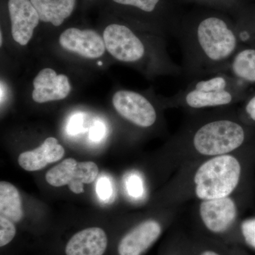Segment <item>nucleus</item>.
Instances as JSON below:
<instances>
[{
  "label": "nucleus",
  "instance_id": "1",
  "mask_svg": "<svg viewBox=\"0 0 255 255\" xmlns=\"http://www.w3.org/2000/svg\"><path fill=\"white\" fill-rule=\"evenodd\" d=\"M176 36L182 47L183 75L192 80L223 73L241 48L236 22L218 10L182 16Z\"/></svg>",
  "mask_w": 255,
  "mask_h": 255
},
{
  "label": "nucleus",
  "instance_id": "2",
  "mask_svg": "<svg viewBox=\"0 0 255 255\" xmlns=\"http://www.w3.org/2000/svg\"><path fill=\"white\" fill-rule=\"evenodd\" d=\"M191 113L171 142L173 155L209 158L237 152L246 142V127L232 107Z\"/></svg>",
  "mask_w": 255,
  "mask_h": 255
},
{
  "label": "nucleus",
  "instance_id": "3",
  "mask_svg": "<svg viewBox=\"0 0 255 255\" xmlns=\"http://www.w3.org/2000/svg\"><path fill=\"white\" fill-rule=\"evenodd\" d=\"M244 82L226 73L191 80L185 88L162 100L167 108H182L189 112L232 107L244 97Z\"/></svg>",
  "mask_w": 255,
  "mask_h": 255
},
{
  "label": "nucleus",
  "instance_id": "4",
  "mask_svg": "<svg viewBox=\"0 0 255 255\" xmlns=\"http://www.w3.org/2000/svg\"><path fill=\"white\" fill-rule=\"evenodd\" d=\"M235 152L205 158L196 164L188 182L191 195L200 201L232 196L243 174V165Z\"/></svg>",
  "mask_w": 255,
  "mask_h": 255
},
{
  "label": "nucleus",
  "instance_id": "5",
  "mask_svg": "<svg viewBox=\"0 0 255 255\" xmlns=\"http://www.w3.org/2000/svg\"><path fill=\"white\" fill-rule=\"evenodd\" d=\"M199 215L206 237L231 246L241 239L239 235L235 232L238 208L232 196L201 201Z\"/></svg>",
  "mask_w": 255,
  "mask_h": 255
},
{
  "label": "nucleus",
  "instance_id": "6",
  "mask_svg": "<svg viewBox=\"0 0 255 255\" xmlns=\"http://www.w3.org/2000/svg\"><path fill=\"white\" fill-rule=\"evenodd\" d=\"M112 104L121 117L140 128H150L159 119L157 107L145 95L131 90H119Z\"/></svg>",
  "mask_w": 255,
  "mask_h": 255
},
{
  "label": "nucleus",
  "instance_id": "7",
  "mask_svg": "<svg viewBox=\"0 0 255 255\" xmlns=\"http://www.w3.org/2000/svg\"><path fill=\"white\" fill-rule=\"evenodd\" d=\"M99 168L93 162H77L74 158L64 159L46 173V182L55 187L68 185L75 194L84 192L83 184L95 182Z\"/></svg>",
  "mask_w": 255,
  "mask_h": 255
},
{
  "label": "nucleus",
  "instance_id": "8",
  "mask_svg": "<svg viewBox=\"0 0 255 255\" xmlns=\"http://www.w3.org/2000/svg\"><path fill=\"white\" fill-rule=\"evenodd\" d=\"M59 43L64 49L89 59L100 58L106 49L104 38L92 29L68 28L60 35Z\"/></svg>",
  "mask_w": 255,
  "mask_h": 255
},
{
  "label": "nucleus",
  "instance_id": "9",
  "mask_svg": "<svg viewBox=\"0 0 255 255\" xmlns=\"http://www.w3.org/2000/svg\"><path fill=\"white\" fill-rule=\"evenodd\" d=\"M8 8L13 39L18 44L26 46L41 21L39 15L31 0H9Z\"/></svg>",
  "mask_w": 255,
  "mask_h": 255
},
{
  "label": "nucleus",
  "instance_id": "10",
  "mask_svg": "<svg viewBox=\"0 0 255 255\" xmlns=\"http://www.w3.org/2000/svg\"><path fill=\"white\" fill-rule=\"evenodd\" d=\"M32 99L38 104L64 100L71 91L66 75H58L51 68H44L38 73L33 82Z\"/></svg>",
  "mask_w": 255,
  "mask_h": 255
},
{
  "label": "nucleus",
  "instance_id": "11",
  "mask_svg": "<svg viewBox=\"0 0 255 255\" xmlns=\"http://www.w3.org/2000/svg\"><path fill=\"white\" fill-rule=\"evenodd\" d=\"M109 238L100 227L85 228L75 233L65 246V255H105Z\"/></svg>",
  "mask_w": 255,
  "mask_h": 255
},
{
  "label": "nucleus",
  "instance_id": "12",
  "mask_svg": "<svg viewBox=\"0 0 255 255\" xmlns=\"http://www.w3.org/2000/svg\"><path fill=\"white\" fill-rule=\"evenodd\" d=\"M65 150L53 137L46 139L41 146L33 150L20 154L18 162L23 169L28 172L41 170L47 164L57 162L63 158Z\"/></svg>",
  "mask_w": 255,
  "mask_h": 255
},
{
  "label": "nucleus",
  "instance_id": "13",
  "mask_svg": "<svg viewBox=\"0 0 255 255\" xmlns=\"http://www.w3.org/2000/svg\"><path fill=\"white\" fill-rule=\"evenodd\" d=\"M43 22L59 26L73 13L76 0H31Z\"/></svg>",
  "mask_w": 255,
  "mask_h": 255
},
{
  "label": "nucleus",
  "instance_id": "14",
  "mask_svg": "<svg viewBox=\"0 0 255 255\" xmlns=\"http://www.w3.org/2000/svg\"><path fill=\"white\" fill-rule=\"evenodd\" d=\"M223 73L244 83H255V48H240Z\"/></svg>",
  "mask_w": 255,
  "mask_h": 255
},
{
  "label": "nucleus",
  "instance_id": "15",
  "mask_svg": "<svg viewBox=\"0 0 255 255\" xmlns=\"http://www.w3.org/2000/svg\"><path fill=\"white\" fill-rule=\"evenodd\" d=\"M117 4L138 10L145 14H159L180 24L182 15L174 3L168 0H113Z\"/></svg>",
  "mask_w": 255,
  "mask_h": 255
},
{
  "label": "nucleus",
  "instance_id": "16",
  "mask_svg": "<svg viewBox=\"0 0 255 255\" xmlns=\"http://www.w3.org/2000/svg\"><path fill=\"white\" fill-rule=\"evenodd\" d=\"M0 214L13 223L19 222L23 216L21 196L18 189L4 181L0 182Z\"/></svg>",
  "mask_w": 255,
  "mask_h": 255
},
{
  "label": "nucleus",
  "instance_id": "17",
  "mask_svg": "<svg viewBox=\"0 0 255 255\" xmlns=\"http://www.w3.org/2000/svg\"><path fill=\"white\" fill-rule=\"evenodd\" d=\"M190 255H243L235 246L205 236L191 238Z\"/></svg>",
  "mask_w": 255,
  "mask_h": 255
},
{
  "label": "nucleus",
  "instance_id": "18",
  "mask_svg": "<svg viewBox=\"0 0 255 255\" xmlns=\"http://www.w3.org/2000/svg\"><path fill=\"white\" fill-rule=\"evenodd\" d=\"M182 2L196 3L211 9L235 15L242 8L241 0H177Z\"/></svg>",
  "mask_w": 255,
  "mask_h": 255
},
{
  "label": "nucleus",
  "instance_id": "19",
  "mask_svg": "<svg viewBox=\"0 0 255 255\" xmlns=\"http://www.w3.org/2000/svg\"><path fill=\"white\" fill-rule=\"evenodd\" d=\"M190 246L191 238L175 234L167 243L162 255H190Z\"/></svg>",
  "mask_w": 255,
  "mask_h": 255
},
{
  "label": "nucleus",
  "instance_id": "20",
  "mask_svg": "<svg viewBox=\"0 0 255 255\" xmlns=\"http://www.w3.org/2000/svg\"><path fill=\"white\" fill-rule=\"evenodd\" d=\"M16 229L14 223L6 218L0 216V247L8 246L14 239Z\"/></svg>",
  "mask_w": 255,
  "mask_h": 255
},
{
  "label": "nucleus",
  "instance_id": "21",
  "mask_svg": "<svg viewBox=\"0 0 255 255\" xmlns=\"http://www.w3.org/2000/svg\"><path fill=\"white\" fill-rule=\"evenodd\" d=\"M240 233L241 239L255 251V218L243 221L240 228Z\"/></svg>",
  "mask_w": 255,
  "mask_h": 255
},
{
  "label": "nucleus",
  "instance_id": "22",
  "mask_svg": "<svg viewBox=\"0 0 255 255\" xmlns=\"http://www.w3.org/2000/svg\"><path fill=\"white\" fill-rule=\"evenodd\" d=\"M84 122H85V117L83 114L81 113L74 114L67 126V132L70 135H75L85 131L86 128L84 126Z\"/></svg>",
  "mask_w": 255,
  "mask_h": 255
},
{
  "label": "nucleus",
  "instance_id": "23",
  "mask_svg": "<svg viewBox=\"0 0 255 255\" xmlns=\"http://www.w3.org/2000/svg\"><path fill=\"white\" fill-rule=\"evenodd\" d=\"M97 192L101 199L107 200L110 199L113 194V188L112 182L107 177H101L97 184Z\"/></svg>",
  "mask_w": 255,
  "mask_h": 255
},
{
  "label": "nucleus",
  "instance_id": "24",
  "mask_svg": "<svg viewBox=\"0 0 255 255\" xmlns=\"http://www.w3.org/2000/svg\"><path fill=\"white\" fill-rule=\"evenodd\" d=\"M107 133V128L105 124L100 121H97L92 124L89 130V137L92 141L98 142L105 137Z\"/></svg>",
  "mask_w": 255,
  "mask_h": 255
},
{
  "label": "nucleus",
  "instance_id": "25",
  "mask_svg": "<svg viewBox=\"0 0 255 255\" xmlns=\"http://www.w3.org/2000/svg\"><path fill=\"white\" fill-rule=\"evenodd\" d=\"M127 189L129 194L132 196H140L142 192V183L140 178L136 175H132L127 182Z\"/></svg>",
  "mask_w": 255,
  "mask_h": 255
},
{
  "label": "nucleus",
  "instance_id": "26",
  "mask_svg": "<svg viewBox=\"0 0 255 255\" xmlns=\"http://www.w3.org/2000/svg\"><path fill=\"white\" fill-rule=\"evenodd\" d=\"M243 112L248 119L255 122V95L247 101Z\"/></svg>",
  "mask_w": 255,
  "mask_h": 255
},
{
  "label": "nucleus",
  "instance_id": "27",
  "mask_svg": "<svg viewBox=\"0 0 255 255\" xmlns=\"http://www.w3.org/2000/svg\"><path fill=\"white\" fill-rule=\"evenodd\" d=\"M4 88H3L2 82L1 85V102H2L3 97H4Z\"/></svg>",
  "mask_w": 255,
  "mask_h": 255
},
{
  "label": "nucleus",
  "instance_id": "28",
  "mask_svg": "<svg viewBox=\"0 0 255 255\" xmlns=\"http://www.w3.org/2000/svg\"><path fill=\"white\" fill-rule=\"evenodd\" d=\"M2 33H1H1H0V42H1V43H0V46H2Z\"/></svg>",
  "mask_w": 255,
  "mask_h": 255
},
{
  "label": "nucleus",
  "instance_id": "29",
  "mask_svg": "<svg viewBox=\"0 0 255 255\" xmlns=\"http://www.w3.org/2000/svg\"><path fill=\"white\" fill-rule=\"evenodd\" d=\"M98 64H99V65H102V62H100V63H99Z\"/></svg>",
  "mask_w": 255,
  "mask_h": 255
}]
</instances>
